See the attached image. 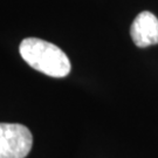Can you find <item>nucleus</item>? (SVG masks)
I'll return each mask as SVG.
<instances>
[{"label": "nucleus", "mask_w": 158, "mask_h": 158, "mask_svg": "<svg viewBox=\"0 0 158 158\" xmlns=\"http://www.w3.org/2000/svg\"><path fill=\"white\" fill-rule=\"evenodd\" d=\"M130 35L137 47L145 48L158 44V19L151 12H141L135 18Z\"/></svg>", "instance_id": "3"}, {"label": "nucleus", "mask_w": 158, "mask_h": 158, "mask_svg": "<svg viewBox=\"0 0 158 158\" xmlns=\"http://www.w3.org/2000/svg\"><path fill=\"white\" fill-rule=\"evenodd\" d=\"M20 55L32 68L52 77H64L72 64L66 53L54 44L38 38L23 39L19 47Z\"/></svg>", "instance_id": "1"}, {"label": "nucleus", "mask_w": 158, "mask_h": 158, "mask_svg": "<svg viewBox=\"0 0 158 158\" xmlns=\"http://www.w3.org/2000/svg\"><path fill=\"white\" fill-rule=\"evenodd\" d=\"M33 136L27 127L17 123H0V158L27 157Z\"/></svg>", "instance_id": "2"}]
</instances>
